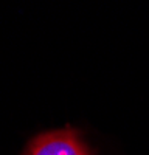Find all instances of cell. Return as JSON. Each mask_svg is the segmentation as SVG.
Segmentation results:
<instances>
[{
    "instance_id": "obj_1",
    "label": "cell",
    "mask_w": 149,
    "mask_h": 155,
    "mask_svg": "<svg viewBox=\"0 0 149 155\" xmlns=\"http://www.w3.org/2000/svg\"><path fill=\"white\" fill-rule=\"evenodd\" d=\"M28 155H87V152L71 130H59L36 138Z\"/></svg>"
}]
</instances>
